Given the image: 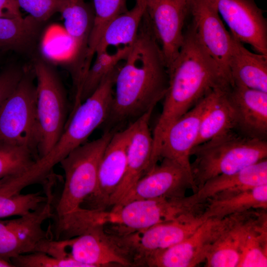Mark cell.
Instances as JSON below:
<instances>
[{
  "mask_svg": "<svg viewBox=\"0 0 267 267\" xmlns=\"http://www.w3.org/2000/svg\"><path fill=\"white\" fill-rule=\"evenodd\" d=\"M169 82L161 46L144 14L136 38L118 70L105 131L123 130L153 111L164 97Z\"/></svg>",
  "mask_w": 267,
  "mask_h": 267,
  "instance_id": "1",
  "label": "cell"
},
{
  "mask_svg": "<svg viewBox=\"0 0 267 267\" xmlns=\"http://www.w3.org/2000/svg\"><path fill=\"white\" fill-rule=\"evenodd\" d=\"M169 75L162 111L152 134V163L159 160L163 137L173 123L214 88L229 87L214 60L198 42L191 22L184 29L182 45Z\"/></svg>",
  "mask_w": 267,
  "mask_h": 267,
  "instance_id": "2",
  "label": "cell"
},
{
  "mask_svg": "<svg viewBox=\"0 0 267 267\" xmlns=\"http://www.w3.org/2000/svg\"><path fill=\"white\" fill-rule=\"evenodd\" d=\"M192 178L196 191L208 180L238 172L267 157L266 140L231 131L194 146L190 153Z\"/></svg>",
  "mask_w": 267,
  "mask_h": 267,
  "instance_id": "3",
  "label": "cell"
},
{
  "mask_svg": "<svg viewBox=\"0 0 267 267\" xmlns=\"http://www.w3.org/2000/svg\"><path fill=\"white\" fill-rule=\"evenodd\" d=\"M114 133L104 131L99 138L73 150L59 163L65 181L61 195L54 206L53 220L79 210L85 199L94 191L101 157Z\"/></svg>",
  "mask_w": 267,
  "mask_h": 267,
  "instance_id": "4",
  "label": "cell"
},
{
  "mask_svg": "<svg viewBox=\"0 0 267 267\" xmlns=\"http://www.w3.org/2000/svg\"><path fill=\"white\" fill-rule=\"evenodd\" d=\"M33 69L37 80L38 154L40 158L51 150L62 134L68 120V106L64 87L53 67L37 58Z\"/></svg>",
  "mask_w": 267,
  "mask_h": 267,
  "instance_id": "5",
  "label": "cell"
},
{
  "mask_svg": "<svg viewBox=\"0 0 267 267\" xmlns=\"http://www.w3.org/2000/svg\"><path fill=\"white\" fill-rule=\"evenodd\" d=\"M35 79L33 68H25L18 84L1 106L0 145L25 147L38 157Z\"/></svg>",
  "mask_w": 267,
  "mask_h": 267,
  "instance_id": "6",
  "label": "cell"
},
{
  "mask_svg": "<svg viewBox=\"0 0 267 267\" xmlns=\"http://www.w3.org/2000/svg\"><path fill=\"white\" fill-rule=\"evenodd\" d=\"M119 64L104 79L95 90L72 112L65 129L51 150L47 160L57 164L71 151L84 143L107 119L113 99V87Z\"/></svg>",
  "mask_w": 267,
  "mask_h": 267,
  "instance_id": "7",
  "label": "cell"
},
{
  "mask_svg": "<svg viewBox=\"0 0 267 267\" xmlns=\"http://www.w3.org/2000/svg\"><path fill=\"white\" fill-rule=\"evenodd\" d=\"M104 225H93L68 239L70 257L86 267L135 266V252L129 234L110 235Z\"/></svg>",
  "mask_w": 267,
  "mask_h": 267,
  "instance_id": "8",
  "label": "cell"
},
{
  "mask_svg": "<svg viewBox=\"0 0 267 267\" xmlns=\"http://www.w3.org/2000/svg\"><path fill=\"white\" fill-rule=\"evenodd\" d=\"M201 208L191 204L188 196L135 200L106 212L105 222L124 227V234L140 232L157 224L175 220Z\"/></svg>",
  "mask_w": 267,
  "mask_h": 267,
  "instance_id": "9",
  "label": "cell"
},
{
  "mask_svg": "<svg viewBox=\"0 0 267 267\" xmlns=\"http://www.w3.org/2000/svg\"><path fill=\"white\" fill-rule=\"evenodd\" d=\"M226 217L206 219L190 236L167 248L143 258L139 266L194 267L205 261L211 247L224 226Z\"/></svg>",
  "mask_w": 267,
  "mask_h": 267,
  "instance_id": "10",
  "label": "cell"
},
{
  "mask_svg": "<svg viewBox=\"0 0 267 267\" xmlns=\"http://www.w3.org/2000/svg\"><path fill=\"white\" fill-rule=\"evenodd\" d=\"M190 0H145L144 15L158 41L168 73L182 45Z\"/></svg>",
  "mask_w": 267,
  "mask_h": 267,
  "instance_id": "11",
  "label": "cell"
},
{
  "mask_svg": "<svg viewBox=\"0 0 267 267\" xmlns=\"http://www.w3.org/2000/svg\"><path fill=\"white\" fill-rule=\"evenodd\" d=\"M189 14L198 42L217 65L224 81L231 86L229 67L230 33L209 0H190Z\"/></svg>",
  "mask_w": 267,
  "mask_h": 267,
  "instance_id": "12",
  "label": "cell"
},
{
  "mask_svg": "<svg viewBox=\"0 0 267 267\" xmlns=\"http://www.w3.org/2000/svg\"><path fill=\"white\" fill-rule=\"evenodd\" d=\"M134 123L114 133L101 157L95 190L84 201L82 207L106 211L110 200L120 184L126 170L127 150Z\"/></svg>",
  "mask_w": 267,
  "mask_h": 267,
  "instance_id": "13",
  "label": "cell"
},
{
  "mask_svg": "<svg viewBox=\"0 0 267 267\" xmlns=\"http://www.w3.org/2000/svg\"><path fill=\"white\" fill-rule=\"evenodd\" d=\"M189 189L193 193L196 192L191 175L174 161L162 158L161 163L142 176L112 209L135 200L183 198Z\"/></svg>",
  "mask_w": 267,
  "mask_h": 267,
  "instance_id": "14",
  "label": "cell"
},
{
  "mask_svg": "<svg viewBox=\"0 0 267 267\" xmlns=\"http://www.w3.org/2000/svg\"><path fill=\"white\" fill-rule=\"evenodd\" d=\"M209 0L235 39L267 55V21L254 0Z\"/></svg>",
  "mask_w": 267,
  "mask_h": 267,
  "instance_id": "15",
  "label": "cell"
},
{
  "mask_svg": "<svg viewBox=\"0 0 267 267\" xmlns=\"http://www.w3.org/2000/svg\"><path fill=\"white\" fill-rule=\"evenodd\" d=\"M266 210L252 209L226 217L224 226L207 255L205 266L237 267L248 234Z\"/></svg>",
  "mask_w": 267,
  "mask_h": 267,
  "instance_id": "16",
  "label": "cell"
},
{
  "mask_svg": "<svg viewBox=\"0 0 267 267\" xmlns=\"http://www.w3.org/2000/svg\"><path fill=\"white\" fill-rule=\"evenodd\" d=\"M211 91L169 127L160 149V159L167 158L174 161L191 175L190 153L196 142L202 118L210 103Z\"/></svg>",
  "mask_w": 267,
  "mask_h": 267,
  "instance_id": "17",
  "label": "cell"
},
{
  "mask_svg": "<svg viewBox=\"0 0 267 267\" xmlns=\"http://www.w3.org/2000/svg\"><path fill=\"white\" fill-rule=\"evenodd\" d=\"M205 220L201 217V213H191L175 220L132 233L135 266H138L140 261L146 255L182 241L192 234Z\"/></svg>",
  "mask_w": 267,
  "mask_h": 267,
  "instance_id": "18",
  "label": "cell"
},
{
  "mask_svg": "<svg viewBox=\"0 0 267 267\" xmlns=\"http://www.w3.org/2000/svg\"><path fill=\"white\" fill-rule=\"evenodd\" d=\"M228 95L234 112L235 131L248 137L266 140L267 92L233 84Z\"/></svg>",
  "mask_w": 267,
  "mask_h": 267,
  "instance_id": "19",
  "label": "cell"
},
{
  "mask_svg": "<svg viewBox=\"0 0 267 267\" xmlns=\"http://www.w3.org/2000/svg\"><path fill=\"white\" fill-rule=\"evenodd\" d=\"M152 111L147 112L134 123V130L127 150L125 174L110 200L109 207L117 204L146 172L153 145L152 134L149 126Z\"/></svg>",
  "mask_w": 267,
  "mask_h": 267,
  "instance_id": "20",
  "label": "cell"
},
{
  "mask_svg": "<svg viewBox=\"0 0 267 267\" xmlns=\"http://www.w3.org/2000/svg\"><path fill=\"white\" fill-rule=\"evenodd\" d=\"M267 184V159L235 173L220 175L207 180L195 193L188 196L194 205H202L209 199L224 197Z\"/></svg>",
  "mask_w": 267,
  "mask_h": 267,
  "instance_id": "21",
  "label": "cell"
},
{
  "mask_svg": "<svg viewBox=\"0 0 267 267\" xmlns=\"http://www.w3.org/2000/svg\"><path fill=\"white\" fill-rule=\"evenodd\" d=\"M229 67L232 85L267 92V55L249 51L232 35Z\"/></svg>",
  "mask_w": 267,
  "mask_h": 267,
  "instance_id": "22",
  "label": "cell"
},
{
  "mask_svg": "<svg viewBox=\"0 0 267 267\" xmlns=\"http://www.w3.org/2000/svg\"><path fill=\"white\" fill-rule=\"evenodd\" d=\"M229 88L219 86L211 91L210 103L202 118L194 146L235 130L234 112L228 95Z\"/></svg>",
  "mask_w": 267,
  "mask_h": 267,
  "instance_id": "23",
  "label": "cell"
},
{
  "mask_svg": "<svg viewBox=\"0 0 267 267\" xmlns=\"http://www.w3.org/2000/svg\"><path fill=\"white\" fill-rule=\"evenodd\" d=\"M44 23L29 15L0 18V51L30 53L37 44Z\"/></svg>",
  "mask_w": 267,
  "mask_h": 267,
  "instance_id": "24",
  "label": "cell"
},
{
  "mask_svg": "<svg viewBox=\"0 0 267 267\" xmlns=\"http://www.w3.org/2000/svg\"><path fill=\"white\" fill-rule=\"evenodd\" d=\"M267 208V184L248 189L224 197L208 199L201 217L222 219L233 214L252 209Z\"/></svg>",
  "mask_w": 267,
  "mask_h": 267,
  "instance_id": "25",
  "label": "cell"
},
{
  "mask_svg": "<svg viewBox=\"0 0 267 267\" xmlns=\"http://www.w3.org/2000/svg\"><path fill=\"white\" fill-rule=\"evenodd\" d=\"M145 7L135 4L131 9L119 15L105 29L95 54L108 50L110 47H129L134 42L144 13Z\"/></svg>",
  "mask_w": 267,
  "mask_h": 267,
  "instance_id": "26",
  "label": "cell"
},
{
  "mask_svg": "<svg viewBox=\"0 0 267 267\" xmlns=\"http://www.w3.org/2000/svg\"><path fill=\"white\" fill-rule=\"evenodd\" d=\"M60 13L64 19L65 30L76 48L79 63L83 65L94 12L84 0H66Z\"/></svg>",
  "mask_w": 267,
  "mask_h": 267,
  "instance_id": "27",
  "label": "cell"
},
{
  "mask_svg": "<svg viewBox=\"0 0 267 267\" xmlns=\"http://www.w3.org/2000/svg\"><path fill=\"white\" fill-rule=\"evenodd\" d=\"M131 47L119 48L113 52L106 50L95 55V59L88 71L83 84L81 103L95 90L104 79L121 61L125 60Z\"/></svg>",
  "mask_w": 267,
  "mask_h": 267,
  "instance_id": "28",
  "label": "cell"
},
{
  "mask_svg": "<svg viewBox=\"0 0 267 267\" xmlns=\"http://www.w3.org/2000/svg\"><path fill=\"white\" fill-rule=\"evenodd\" d=\"M127 0H93L94 19L89 38L86 57L92 59L103 32L109 23L128 10Z\"/></svg>",
  "mask_w": 267,
  "mask_h": 267,
  "instance_id": "29",
  "label": "cell"
},
{
  "mask_svg": "<svg viewBox=\"0 0 267 267\" xmlns=\"http://www.w3.org/2000/svg\"><path fill=\"white\" fill-rule=\"evenodd\" d=\"M267 267V214L252 228L242 248L237 267Z\"/></svg>",
  "mask_w": 267,
  "mask_h": 267,
  "instance_id": "30",
  "label": "cell"
},
{
  "mask_svg": "<svg viewBox=\"0 0 267 267\" xmlns=\"http://www.w3.org/2000/svg\"><path fill=\"white\" fill-rule=\"evenodd\" d=\"M38 159L27 147L0 145V181L23 173Z\"/></svg>",
  "mask_w": 267,
  "mask_h": 267,
  "instance_id": "31",
  "label": "cell"
},
{
  "mask_svg": "<svg viewBox=\"0 0 267 267\" xmlns=\"http://www.w3.org/2000/svg\"><path fill=\"white\" fill-rule=\"evenodd\" d=\"M46 200L41 191L13 195L0 193V218L20 216L39 208Z\"/></svg>",
  "mask_w": 267,
  "mask_h": 267,
  "instance_id": "32",
  "label": "cell"
},
{
  "mask_svg": "<svg viewBox=\"0 0 267 267\" xmlns=\"http://www.w3.org/2000/svg\"><path fill=\"white\" fill-rule=\"evenodd\" d=\"M10 262L14 267H86L72 258H58L39 251L19 255Z\"/></svg>",
  "mask_w": 267,
  "mask_h": 267,
  "instance_id": "33",
  "label": "cell"
},
{
  "mask_svg": "<svg viewBox=\"0 0 267 267\" xmlns=\"http://www.w3.org/2000/svg\"><path fill=\"white\" fill-rule=\"evenodd\" d=\"M19 8L39 21L45 22L60 12L66 0H16Z\"/></svg>",
  "mask_w": 267,
  "mask_h": 267,
  "instance_id": "34",
  "label": "cell"
},
{
  "mask_svg": "<svg viewBox=\"0 0 267 267\" xmlns=\"http://www.w3.org/2000/svg\"><path fill=\"white\" fill-rule=\"evenodd\" d=\"M24 70L19 65L10 64L0 72V109L18 84Z\"/></svg>",
  "mask_w": 267,
  "mask_h": 267,
  "instance_id": "35",
  "label": "cell"
},
{
  "mask_svg": "<svg viewBox=\"0 0 267 267\" xmlns=\"http://www.w3.org/2000/svg\"><path fill=\"white\" fill-rule=\"evenodd\" d=\"M22 16L16 0H0V18Z\"/></svg>",
  "mask_w": 267,
  "mask_h": 267,
  "instance_id": "36",
  "label": "cell"
},
{
  "mask_svg": "<svg viewBox=\"0 0 267 267\" xmlns=\"http://www.w3.org/2000/svg\"><path fill=\"white\" fill-rule=\"evenodd\" d=\"M12 263L0 257V267H13Z\"/></svg>",
  "mask_w": 267,
  "mask_h": 267,
  "instance_id": "37",
  "label": "cell"
},
{
  "mask_svg": "<svg viewBox=\"0 0 267 267\" xmlns=\"http://www.w3.org/2000/svg\"><path fill=\"white\" fill-rule=\"evenodd\" d=\"M136 4L144 7V3H145V0H135Z\"/></svg>",
  "mask_w": 267,
  "mask_h": 267,
  "instance_id": "38",
  "label": "cell"
}]
</instances>
